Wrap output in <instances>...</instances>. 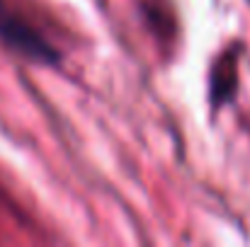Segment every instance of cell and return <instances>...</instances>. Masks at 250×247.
<instances>
[{
    "mask_svg": "<svg viewBox=\"0 0 250 247\" xmlns=\"http://www.w3.org/2000/svg\"><path fill=\"white\" fill-rule=\"evenodd\" d=\"M0 46L34 66H59L63 51L46 27L17 0H0Z\"/></svg>",
    "mask_w": 250,
    "mask_h": 247,
    "instance_id": "1",
    "label": "cell"
}]
</instances>
